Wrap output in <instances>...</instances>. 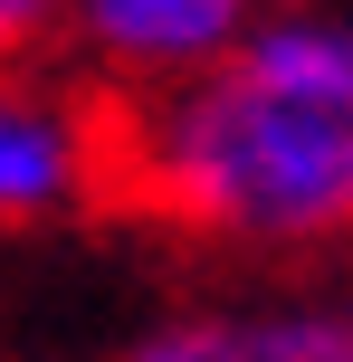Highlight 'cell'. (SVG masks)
Returning <instances> with one entry per match:
<instances>
[{
  "label": "cell",
  "instance_id": "8992f818",
  "mask_svg": "<svg viewBox=\"0 0 353 362\" xmlns=\"http://www.w3.org/2000/svg\"><path fill=\"white\" fill-rule=\"evenodd\" d=\"M267 19H287V10H335V0H258Z\"/></svg>",
  "mask_w": 353,
  "mask_h": 362
},
{
  "label": "cell",
  "instance_id": "7a4b0ae2",
  "mask_svg": "<svg viewBox=\"0 0 353 362\" xmlns=\"http://www.w3.org/2000/svg\"><path fill=\"white\" fill-rule=\"evenodd\" d=\"M258 19V0H67V57L96 76L105 105H153L239 57Z\"/></svg>",
  "mask_w": 353,
  "mask_h": 362
},
{
  "label": "cell",
  "instance_id": "3957f363",
  "mask_svg": "<svg viewBox=\"0 0 353 362\" xmlns=\"http://www.w3.org/2000/svg\"><path fill=\"white\" fill-rule=\"evenodd\" d=\"M115 191V115L105 95L0 76V219H57Z\"/></svg>",
  "mask_w": 353,
  "mask_h": 362
},
{
  "label": "cell",
  "instance_id": "5b68a950",
  "mask_svg": "<svg viewBox=\"0 0 353 362\" xmlns=\"http://www.w3.org/2000/svg\"><path fill=\"white\" fill-rule=\"evenodd\" d=\"M48 38H67V0H0V76H19Z\"/></svg>",
  "mask_w": 353,
  "mask_h": 362
},
{
  "label": "cell",
  "instance_id": "6da1fadb",
  "mask_svg": "<svg viewBox=\"0 0 353 362\" xmlns=\"http://www.w3.org/2000/svg\"><path fill=\"white\" fill-rule=\"evenodd\" d=\"M115 115V191L163 229L239 257H316L353 238V19L287 10L210 76Z\"/></svg>",
  "mask_w": 353,
  "mask_h": 362
},
{
  "label": "cell",
  "instance_id": "277c9868",
  "mask_svg": "<svg viewBox=\"0 0 353 362\" xmlns=\"http://www.w3.org/2000/svg\"><path fill=\"white\" fill-rule=\"evenodd\" d=\"M125 362H353V296H229L172 305Z\"/></svg>",
  "mask_w": 353,
  "mask_h": 362
}]
</instances>
